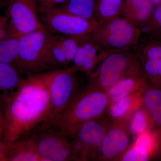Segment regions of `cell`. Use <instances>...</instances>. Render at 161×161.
<instances>
[{
    "instance_id": "d4e9b609",
    "label": "cell",
    "mask_w": 161,
    "mask_h": 161,
    "mask_svg": "<svg viewBox=\"0 0 161 161\" xmlns=\"http://www.w3.org/2000/svg\"><path fill=\"white\" fill-rule=\"evenodd\" d=\"M152 158V154L148 149L134 142L120 156L118 161H147Z\"/></svg>"
},
{
    "instance_id": "4316f807",
    "label": "cell",
    "mask_w": 161,
    "mask_h": 161,
    "mask_svg": "<svg viewBox=\"0 0 161 161\" xmlns=\"http://www.w3.org/2000/svg\"><path fill=\"white\" fill-rule=\"evenodd\" d=\"M57 35L65 54L67 63L68 64L73 61L82 38Z\"/></svg>"
},
{
    "instance_id": "5bb4252c",
    "label": "cell",
    "mask_w": 161,
    "mask_h": 161,
    "mask_svg": "<svg viewBox=\"0 0 161 161\" xmlns=\"http://www.w3.org/2000/svg\"><path fill=\"white\" fill-rule=\"evenodd\" d=\"M142 92L128 95L110 103L107 113L111 121L127 123L132 112L142 104Z\"/></svg>"
},
{
    "instance_id": "e575fe53",
    "label": "cell",
    "mask_w": 161,
    "mask_h": 161,
    "mask_svg": "<svg viewBox=\"0 0 161 161\" xmlns=\"http://www.w3.org/2000/svg\"><path fill=\"white\" fill-rule=\"evenodd\" d=\"M159 132V133H160V134L161 135V129L160 130H159V131H158Z\"/></svg>"
},
{
    "instance_id": "2e32d148",
    "label": "cell",
    "mask_w": 161,
    "mask_h": 161,
    "mask_svg": "<svg viewBox=\"0 0 161 161\" xmlns=\"http://www.w3.org/2000/svg\"><path fill=\"white\" fill-rule=\"evenodd\" d=\"M142 99L152 120V130L159 131L161 129V88L148 82L142 92Z\"/></svg>"
},
{
    "instance_id": "e0dca14e",
    "label": "cell",
    "mask_w": 161,
    "mask_h": 161,
    "mask_svg": "<svg viewBox=\"0 0 161 161\" xmlns=\"http://www.w3.org/2000/svg\"><path fill=\"white\" fill-rule=\"evenodd\" d=\"M148 81L144 76L124 78L106 91L110 103L128 95L142 92Z\"/></svg>"
},
{
    "instance_id": "d6a6232c",
    "label": "cell",
    "mask_w": 161,
    "mask_h": 161,
    "mask_svg": "<svg viewBox=\"0 0 161 161\" xmlns=\"http://www.w3.org/2000/svg\"><path fill=\"white\" fill-rule=\"evenodd\" d=\"M2 130H3V120L0 116V134L2 132Z\"/></svg>"
},
{
    "instance_id": "cb8c5ba5",
    "label": "cell",
    "mask_w": 161,
    "mask_h": 161,
    "mask_svg": "<svg viewBox=\"0 0 161 161\" xmlns=\"http://www.w3.org/2000/svg\"><path fill=\"white\" fill-rule=\"evenodd\" d=\"M47 47L49 58L57 68L67 65L65 54L57 35L50 34Z\"/></svg>"
},
{
    "instance_id": "44dd1931",
    "label": "cell",
    "mask_w": 161,
    "mask_h": 161,
    "mask_svg": "<svg viewBox=\"0 0 161 161\" xmlns=\"http://www.w3.org/2000/svg\"><path fill=\"white\" fill-rule=\"evenodd\" d=\"M21 75L14 65L0 62V91L13 92L24 80Z\"/></svg>"
},
{
    "instance_id": "f1b7e54d",
    "label": "cell",
    "mask_w": 161,
    "mask_h": 161,
    "mask_svg": "<svg viewBox=\"0 0 161 161\" xmlns=\"http://www.w3.org/2000/svg\"><path fill=\"white\" fill-rule=\"evenodd\" d=\"M0 161H6L5 155V144L0 141Z\"/></svg>"
},
{
    "instance_id": "7c38bea8",
    "label": "cell",
    "mask_w": 161,
    "mask_h": 161,
    "mask_svg": "<svg viewBox=\"0 0 161 161\" xmlns=\"http://www.w3.org/2000/svg\"><path fill=\"white\" fill-rule=\"evenodd\" d=\"M109 53L87 36L81 39L72 61L73 66L88 76Z\"/></svg>"
},
{
    "instance_id": "6da1fadb",
    "label": "cell",
    "mask_w": 161,
    "mask_h": 161,
    "mask_svg": "<svg viewBox=\"0 0 161 161\" xmlns=\"http://www.w3.org/2000/svg\"><path fill=\"white\" fill-rule=\"evenodd\" d=\"M49 92L41 74L28 76L10 94L3 120V142L25 137L40 125L51 120Z\"/></svg>"
},
{
    "instance_id": "d6986e66",
    "label": "cell",
    "mask_w": 161,
    "mask_h": 161,
    "mask_svg": "<svg viewBox=\"0 0 161 161\" xmlns=\"http://www.w3.org/2000/svg\"><path fill=\"white\" fill-rule=\"evenodd\" d=\"M153 126L150 115L142 104L132 112L127 123L130 135L135 138L144 132L152 130Z\"/></svg>"
},
{
    "instance_id": "484cf974",
    "label": "cell",
    "mask_w": 161,
    "mask_h": 161,
    "mask_svg": "<svg viewBox=\"0 0 161 161\" xmlns=\"http://www.w3.org/2000/svg\"><path fill=\"white\" fill-rule=\"evenodd\" d=\"M140 29L142 35L161 40V2L155 6L149 22Z\"/></svg>"
},
{
    "instance_id": "52a82bcc",
    "label": "cell",
    "mask_w": 161,
    "mask_h": 161,
    "mask_svg": "<svg viewBox=\"0 0 161 161\" xmlns=\"http://www.w3.org/2000/svg\"><path fill=\"white\" fill-rule=\"evenodd\" d=\"M75 66L57 68L40 73L49 92L51 120L67 107L78 92V81Z\"/></svg>"
},
{
    "instance_id": "9c48e42d",
    "label": "cell",
    "mask_w": 161,
    "mask_h": 161,
    "mask_svg": "<svg viewBox=\"0 0 161 161\" xmlns=\"http://www.w3.org/2000/svg\"><path fill=\"white\" fill-rule=\"evenodd\" d=\"M101 119L81 124L69 137L74 146L75 160L98 159L108 123L101 121Z\"/></svg>"
},
{
    "instance_id": "8992f818",
    "label": "cell",
    "mask_w": 161,
    "mask_h": 161,
    "mask_svg": "<svg viewBox=\"0 0 161 161\" xmlns=\"http://www.w3.org/2000/svg\"><path fill=\"white\" fill-rule=\"evenodd\" d=\"M142 36L139 28L120 16L97 27L88 36L111 52L132 49L138 44Z\"/></svg>"
},
{
    "instance_id": "4fadbf2b",
    "label": "cell",
    "mask_w": 161,
    "mask_h": 161,
    "mask_svg": "<svg viewBox=\"0 0 161 161\" xmlns=\"http://www.w3.org/2000/svg\"><path fill=\"white\" fill-rule=\"evenodd\" d=\"M155 7L150 0H125L120 16L141 29L150 21Z\"/></svg>"
},
{
    "instance_id": "f546056e",
    "label": "cell",
    "mask_w": 161,
    "mask_h": 161,
    "mask_svg": "<svg viewBox=\"0 0 161 161\" xmlns=\"http://www.w3.org/2000/svg\"><path fill=\"white\" fill-rule=\"evenodd\" d=\"M8 22H9V19L8 17L0 15V28L6 25Z\"/></svg>"
},
{
    "instance_id": "30bf717a",
    "label": "cell",
    "mask_w": 161,
    "mask_h": 161,
    "mask_svg": "<svg viewBox=\"0 0 161 161\" xmlns=\"http://www.w3.org/2000/svg\"><path fill=\"white\" fill-rule=\"evenodd\" d=\"M7 14L10 29L21 36L45 27L38 17L37 0H9Z\"/></svg>"
},
{
    "instance_id": "4dcf8cb0",
    "label": "cell",
    "mask_w": 161,
    "mask_h": 161,
    "mask_svg": "<svg viewBox=\"0 0 161 161\" xmlns=\"http://www.w3.org/2000/svg\"><path fill=\"white\" fill-rule=\"evenodd\" d=\"M158 74L160 86V87L161 88V59L159 60L158 62Z\"/></svg>"
},
{
    "instance_id": "7a4b0ae2",
    "label": "cell",
    "mask_w": 161,
    "mask_h": 161,
    "mask_svg": "<svg viewBox=\"0 0 161 161\" xmlns=\"http://www.w3.org/2000/svg\"><path fill=\"white\" fill-rule=\"evenodd\" d=\"M110 102L106 91L88 85L78 92L70 102L51 121L70 137L80 125L101 119Z\"/></svg>"
},
{
    "instance_id": "277c9868",
    "label": "cell",
    "mask_w": 161,
    "mask_h": 161,
    "mask_svg": "<svg viewBox=\"0 0 161 161\" xmlns=\"http://www.w3.org/2000/svg\"><path fill=\"white\" fill-rule=\"evenodd\" d=\"M50 34L44 27L20 37L16 67L21 74L29 76L46 70L57 69L47 52Z\"/></svg>"
},
{
    "instance_id": "83f0119b",
    "label": "cell",
    "mask_w": 161,
    "mask_h": 161,
    "mask_svg": "<svg viewBox=\"0 0 161 161\" xmlns=\"http://www.w3.org/2000/svg\"><path fill=\"white\" fill-rule=\"evenodd\" d=\"M67 0H37L39 12L43 13L55 9L65 3Z\"/></svg>"
},
{
    "instance_id": "d590c367",
    "label": "cell",
    "mask_w": 161,
    "mask_h": 161,
    "mask_svg": "<svg viewBox=\"0 0 161 161\" xmlns=\"http://www.w3.org/2000/svg\"><path fill=\"white\" fill-rule=\"evenodd\" d=\"M3 1H7V2H8V1H9V0H3Z\"/></svg>"
},
{
    "instance_id": "836d02e7",
    "label": "cell",
    "mask_w": 161,
    "mask_h": 161,
    "mask_svg": "<svg viewBox=\"0 0 161 161\" xmlns=\"http://www.w3.org/2000/svg\"><path fill=\"white\" fill-rule=\"evenodd\" d=\"M3 0H0V6L2 5V4H3Z\"/></svg>"
},
{
    "instance_id": "5b68a950",
    "label": "cell",
    "mask_w": 161,
    "mask_h": 161,
    "mask_svg": "<svg viewBox=\"0 0 161 161\" xmlns=\"http://www.w3.org/2000/svg\"><path fill=\"white\" fill-rule=\"evenodd\" d=\"M43 161L75 160L71 139L51 121L41 124L30 134Z\"/></svg>"
},
{
    "instance_id": "1f68e13d",
    "label": "cell",
    "mask_w": 161,
    "mask_h": 161,
    "mask_svg": "<svg viewBox=\"0 0 161 161\" xmlns=\"http://www.w3.org/2000/svg\"><path fill=\"white\" fill-rule=\"evenodd\" d=\"M151 3L154 5V6H157L159 5L161 3V0H150Z\"/></svg>"
},
{
    "instance_id": "8fae6325",
    "label": "cell",
    "mask_w": 161,
    "mask_h": 161,
    "mask_svg": "<svg viewBox=\"0 0 161 161\" xmlns=\"http://www.w3.org/2000/svg\"><path fill=\"white\" fill-rule=\"evenodd\" d=\"M130 136L127 123L108 122L98 159L118 161L131 145Z\"/></svg>"
},
{
    "instance_id": "9a60e30c",
    "label": "cell",
    "mask_w": 161,
    "mask_h": 161,
    "mask_svg": "<svg viewBox=\"0 0 161 161\" xmlns=\"http://www.w3.org/2000/svg\"><path fill=\"white\" fill-rule=\"evenodd\" d=\"M5 144L6 161H41L33 140L29 136Z\"/></svg>"
},
{
    "instance_id": "ffe728a7",
    "label": "cell",
    "mask_w": 161,
    "mask_h": 161,
    "mask_svg": "<svg viewBox=\"0 0 161 161\" xmlns=\"http://www.w3.org/2000/svg\"><path fill=\"white\" fill-rule=\"evenodd\" d=\"M125 0H98L96 8L97 27L120 16Z\"/></svg>"
},
{
    "instance_id": "3957f363",
    "label": "cell",
    "mask_w": 161,
    "mask_h": 161,
    "mask_svg": "<svg viewBox=\"0 0 161 161\" xmlns=\"http://www.w3.org/2000/svg\"><path fill=\"white\" fill-rule=\"evenodd\" d=\"M144 76L139 59L132 50L110 52L88 75V85L106 91L124 78Z\"/></svg>"
},
{
    "instance_id": "7402d4cb",
    "label": "cell",
    "mask_w": 161,
    "mask_h": 161,
    "mask_svg": "<svg viewBox=\"0 0 161 161\" xmlns=\"http://www.w3.org/2000/svg\"><path fill=\"white\" fill-rule=\"evenodd\" d=\"M20 37L12 34L0 41L1 63L12 64L16 67L19 60Z\"/></svg>"
},
{
    "instance_id": "ba28073f",
    "label": "cell",
    "mask_w": 161,
    "mask_h": 161,
    "mask_svg": "<svg viewBox=\"0 0 161 161\" xmlns=\"http://www.w3.org/2000/svg\"><path fill=\"white\" fill-rule=\"evenodd\" d=\"M41 14L43 25L53 34L83 38L97 28L96 20L86 19L57 8Z\"/></svg>"
},
{
    "instance_id": "603a6c76",
    "label": "cell",
    "mask_w": 161,
    "mask_h": 161,
    "mask_svg": "<svg viewBox=\"0 0 161 161\" xmlns=\"http://www.w3.org/2000/svg\"><path fill=\"white\" fill-rule=\"evenodd\" d=\"M144 42H139L134 51L140 61L161 59V40L149 37Z\"/></svg>"
},
{
    "instance_id": "ac0fdd59",
    "label": "cell",
    "mask_w": 161,
    "mask_h": 161,
    "mask_svg": "<svg viewBox=\"0 0 161 161\" xmlns=\"http://www.w3.org/2000/svg\"><path fill=\"white\" fill-rule=\"evenodd\" d=\"M96 0H67L57 9L86 19L96 20Z\"/></svg>"
}]
</instances>
